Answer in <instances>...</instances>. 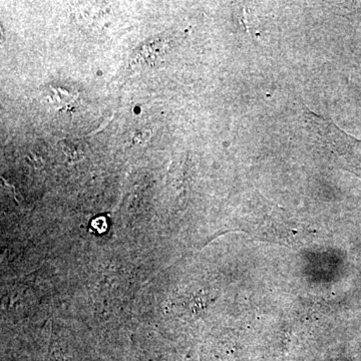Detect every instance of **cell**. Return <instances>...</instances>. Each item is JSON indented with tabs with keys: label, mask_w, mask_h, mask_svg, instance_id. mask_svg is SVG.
<instances>
[{
	"label": "cell",
	"mask_w": 361,
	"mask_h": 361,
	"mask_svg": "<svg viewBox=\"0 0 361 361\" xmlns=\"http://www.w3.org/2000/svg\"><path fill=\"white\" fill-rule=\"evenodd\" d=\"M149 133L148 130H146V132L135 133L134 142H135V144H142V142H146V140H148L149 137Z\"/></svg>",
	"instance_id": "4"
},
{
	"label": "cell",
	"mask_w": 361,
	"mask_h": 361,
	"mask_svg": "<svg viewBox=\"0 0 361 361\" xmlns=\"http://www.w3.org/2000/svg\"><path fill=\"white\" fill-rule=\"evenodd\" d=\"M169 51V42L167 40L156 39L148 40L140 45L130 59L132 70H148L155 68L161 61H164Z\"/></svg>",
	"instance_id": "2"
},
{
	"label": "cell",
	"mask_w": 361,
	"mask_h": 361,
	"mask_svg": "<svg viewBox=\"0 0 361 361\" xmlns=\"http://www.w3.org/2000/svg\"><path fill=\"white\" fill-rule=\"evenodd\" d=\"M306 126L326 158L361 176V140L346 134L330 118L305 110Z\"/></svg>",
	"instance_id": "1"
},
{
	"label": "cell",
	"mask_w": 361,
	"mask_h": 361,
	"mask_svg": "<svg viewBox=\"0 0 361 361\" xmlns=\"http://www.w3.org/2000/svg\"><path fill=\"white\" fill-rule=\"evenodd\" d=\"M51 103L59 110H68L77 104L78 92H71L61 87H51Z\"/></svg>",
	"instance_id": "3"
}]
</instances>
